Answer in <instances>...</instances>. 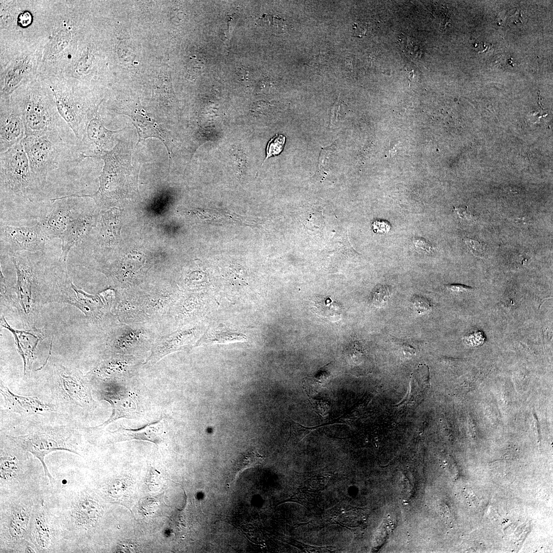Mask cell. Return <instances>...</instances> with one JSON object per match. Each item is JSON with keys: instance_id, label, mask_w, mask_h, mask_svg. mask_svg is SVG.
<instances>
[{"instance_id": "d4e9b609", "label": "cell", "mask_w": 553, "mask_h": 553, "mask_svg": "<svg viewBox=\"0 0 553 553\" xmlns=\"http://www.w3.org/2000/svg\"><path fill=\"white\" fill-rule=\"evenodd\" d=\"M92 55L88 50L82 53L81 55H80L77 57L73 65L72 69L76 76H86L91 72L93 68L94 59Z\"/></svg>"}, {"instance_id": "f1b7e54d", "label": "cell", "mask_w": 553, "mask_h": 553, "mask_svg": "<svg viewBox=\"0 0 553 553\" xmlns=\"http://www.w3.org/2000/svg\"><path fill=\"white\" fill-rule=\"evenodd\" d=\"M155 86L156 90L162 95H171L173 94L171 77L169 76L159 75L157 77Z\"/></svg>"}, {"instance_id": "7402d4cb", "label": "cell", "mask_w": 553, "mask_h": 553, "mask_svg": "<svg viewBox=\"0 0 553 553\" xmlns=\"http://www.w3.org/2000/svg\"><path fill=\"white\" fill-rule=\"evenodd\" d=\"M34 538L37 545L47 549L51 544V533L45 517L37 516L34 522Z\"/></svg>"}, {"instance_id": "ac0fdd59", "label": "cell", "mask_w": 553, "mask_h": 553, "mask_svg": "<svg viewBox=\"0 0 553 553\" xmlns=\"http://www.w3.org/2000/svg\"><path fill=\"white\" fill-rule=\"evenodd\" d=\"M30 514L22 506H16L11 511L8 524V531L14 539L22 537L27 530Z\"/></svg>"}, {"instance_id": "484cf974", "label": "cell", "mask_w": 553, "mask_h": 553, "mask_svg": "<svg viewBox=\"0 0 553 553\" xmlns=\"http://www.w3.org/2000/svg\"><path fill=\"white\" fill-rule=\"evenodd\" d=\"M263 457L253 451L247 452L240 456L233 466V473L237 474L246 468L257 464L262 460Z\"/></svg>"}, {"instance_id": "9c48e42d", "label": "cell", "mask_w": 553, "mask_h": 553, "mask_svg": "<svg viewBox=\"0 0 553 553\" xmlns=\"http://www.w3.org/2000/svg\"><path fill=\"white\" fill-rule=\"evenodd\" d=\"M25 136V124L17 105L11 96L1 98L0 152L21 142Z\"/></svg>"}, {"instance_id": "f546056e", "label": "cell", "mask_w": 553, "mask_h": 553, "mask_svg": "<svg viewBox=\"0 0 553 553\" xmlns=\"http://www.w3.org/2000/svg\"><path fill=\"white\" fill-rule=\"evenodd\" d=\"M334 153L332 146L323 148L319 157L318 168L321 172L325 171L329 167Z\"/></svg>"}, {"instance_id": "74e56055", "label": "cell", "mask_w": 553, "mask_h": 553, "mask_svg": "<svg viewBox=\"0 0 553 553\" xmlns=\"http://www.w3.org/2000/svg\"><path fill=\"white\" fill-rule=\"evenodd\" d=\"M454 210L458 217L462 219L469 221H474L476 220V217L468 209L467 206L465 207H454Z\"/></svg>"}, {"instance_id": "1f68e13d", "label": "cell", "mask_w": 553, "mask_h": 553, "mask_svg": "<svg viewBox=\"0 0 553 553\" xmlns=\"http://www.w3.org/2000/svg\"><path fill=\"white\" fill-rule=\"evenodd\" d=\"M412 299L413 304L418 313L424 314L431 310V304L427 299L415 295Z\"/></svg>"}, {"instance_id": "7c38bea8", "label": "cell", "mask_w": 553, "mask_h": 553, "mask_svg": "<svg viewBox=\"0 0 553 553\" xmlns=\"http://www.w3.org/2000/svg\"><path fill=\"white\" fill-rule=\"evenodd\" d=\"M0 391L6 408L12 412L28 416L43 414L50 410L49 406L42 403L36 397L15 394L3 385H1Z\"/></svg>"}, {"instance_id": "6da1fadb", "label": "cell", "mask_w": 553, "mask_h": 553, "mask_svg": "<svg viewBox=\"0 0 553 553\" xmlns=\"http://www.w3.org/2000/svg\"><path fill=\"white\" fill-rule=\"evenodd\" d=\"M22 142L31 172L44 189L51 172L76 166L86 158L72 131H51L27 136Z\"/></svg>"}, {"instance_id": "d6986e66", "label": "cell", "mask_w": 553, "mask_h": 553, "mask_svg": "<svg viewBox=\"0 0 553 553\" xmlns=\"http://www.w3.org/2000/svg\"><path fill=\"white\" fill-rule=\"evenodd\" d=\"M246 340V336L240 332L222 328H209L198 344L227 343Z\"/></svg>"}, {"instance_id": "8992f818", "label": "cell", "mask_w": 553, "mask_h": 553, "mask_svg": "<svg viewBox=\"0 0 553 553\" xmlns=\"http://www.w3.org/2000/svg\"><path fill=\"white\" fill-rule=\"evenodd\" d=\"M120 142L111 151L97 158L103 160L104 165L99 177L98 190L91 195H78L79 197L93 199L99 207H109L121 198L122 183L125 174V156Z\"/></svg>"}, {"instance_id": "30bf717a", "label": "cell", "mask_w": 553, "mask_h": 553, "mask_svg": "<svg viewBox=\"0 0 553 553\" xmlns=\"http://www.w3.org/2000/svg\"><path fill=\"white\" fill-rule=\"evenodd\" d=\"M98 105L89 114L84 135L79 142L80 151L86 158H97L107 152L113 135L120 131H111L104 126L98 113Z\"/></svg>"}, {"instance_id": "83f0119b", "label": "cell", "mask_w": 553, "mask_h": 553, "mask_svg": "<svg viewBox=\"0 0 553 553\" xmlns=\"http://www.w3.org/2000/svg\"><path fill=\"white\" fill-rule=\"evenodd\" d=\"M391 294L390 288L386 286L377 287L373 292L372 301L376 307H381L385 305Z\"/></svg>"}, {"instance_id": "cb8c5ba5", "label": "cell", "mask_w": 553, "mask_h": 553, "mask_svg": "<svg viewBox=\"0 0 553 553\" xmlns=\"http://www.w3.org/2000/svg\"><path fill=\"white\" fill-rule=\"evenodd\" d=\"M18 461L14 456L1 455L0 461L1 481L13 478L18 473Z\"/></svg>"}, {"instance_id": "5bb4252c", "label": "cell", "mask_w": 553, "mask_h": 553, "mask_svg": "<svg viewBox=\"0 0 553 553\" xmlns=\"http://www.w3.org/2000/svg\"><path fill=\"white\" fill-rule=\"evenodd\" d=\"M159 426L160 421H158L137 430L126 429L121 427L116 432H113V434L115 435L116 438L119 441L142 440L151 441L157 444L161 441Z\"/></svg>"}, {"instance_id": "7a4b0ae2", "label": "cell", "mask_w": 553, "mask_h": 553, "mask_svg": "<svg viewBox=\"0 0 553 553\" xmlns=\"http://www.w3.org/2000/svg\"><path fill=\"white\" fill-rule=\"evenodd\" d=\"M1 204L38 201L44 189L34 177L22 141L0 155Z\"/></svg>"}, {"instance_id": "8fae6325", "label": "cell", "mask_w": 553, "mask_h": 553, "mask_svg": "<svg viewBox=\"0 0 553 553\" xmlns=\"http://www.w3.org/2000/svg\"><path fill=\"white\" fill-rule=\"evenodd\" d=\"M95 217L88 214L70 223L59 239L61 241V256L66 261L70 251L78 245L88 235L94 225Z\"/></svg>"}, {"instance_id": "f35d334b", "label": "cell", "mask_w": 553, "mask_h": 553, "mask_svg": "<svg viewBox=\"0 0 553 553\" xmlns=\"http://www.w3.org/2000/svg\"><path fill=\"white\" fill-rule=\"evenodd\" d=\"M367 24L364 23H358L353 25L354 36L357 37H361L366 34L367 32Z\"/></svg>"}, {"instance_id": "ffe728a7", "label": "cell", "mask_w": 553, "mask_h": 553, "mask_svg": "<svg viewBox=\"0 0 553 553\" xmlns=\"http://www.w3.org/2000/svg\"><path fill=\"white\" fill-rule=\"evenodd\" d=\"M71 30H73L72 26L69 25L68 27H65L61 25V27L53 33L46 53L47 57L60 55L63 51L68 52L67 49L72 43L73 38Z\"/></svg>"}, {"instance_id": "60d3db41", "label": "cell", "mask_w": 553, "mask_h": 553, "mask_svg": "<svg viewBox=\"0 0 553 553\" xmlns=\"http://www.w3.org/2000/svg\"><path fill=\"white\" fill-rule=\"evenodd\" d=\"M446 288L454 292H464L471 289L470 287L461 284H450L446 285Z\"/></svg>"}, {"instance_id": "52a82bcc", "label": "cell", "mask_w": 553, "mask_h": 553, "mask_svg": "<svg viewBox=\"0 0 553 553\" xmlns=\"http://www.w3.org/2000/svg\"><path fill=\"white\" fill-rule=\"evenodd\" d=\"M1 254L11 256L22 251L30 252L46 250L49 241L38 223L32 225H15L1 221Z\"/></svg>"}, {"instance_id": "44dd1931", "label": "cell", "mask_w": 553, "mask_h": 553, "mask_svg": "<svg viewBox=\"0 0 553 553\" xmlns=\"http://www.w3.org/2000/svg\"><path fill=\"white\" fill-rule=\"evenodd\" d=\"M313 308L317 314L331 321L335 322L341 318V305L330 298L316 300Z\"/></svg>"}, {"instance_id": "3957f363", "label": "cell", "mask_w": 553, "mask_h": 553, "mask_svg": "<svg viewBox=\"0 0 553 553\" xmlns=\"http://www.w3.org/2000/svg\"><path fill=\"white\" fill-rule=\"evenodd\" d=\"M14 92L10 96L22 113L26 136L72 131L59 114L49 88L32 83Z\"/></svg>"}, {"instance_id": "d6a6232c", "label": "cell", "mask_w": 553, "mask_h": 553, "mask_svg": "<svg viewBox=\"0 0 553 553\" xmlns=\"http://www.w3.org/2000/svg\"><path fill=\"white\" fill-rule=\"evenodd\" d=\"M485 339L482 331H478L464 336V341L469 346L477 347L482 345Z\"/></svg>"}, {"instance_id": "4dcf8cb0", "label": "cell", "mask_w": 553, "mask_h": 553, "mask_svg": "<svg viewBox=\"0 0 553 553\" xmlns=\"http://www.w3.org/2000/svg\"><path fill=\"white\" fill-rule=\"evenodd\" d=\"M464 242L470 251L475 256L482 257L485 254L486 248L484 244L470 238H465Z\"/></svg>"}, {"instance_id": "ab89813d", "label": "cell", "mask_w": 553, "mask_h": 553, "mask_svg": "<svg viewBox=\"0 0 553 553\" xmlns=\"http://www.w3.org/2000/svg\"><path fill=\"white\" fill-rule=\"evenodd\" d=\"M237 73L239 80H250L252 77V72L247 68H239Z\"/></svg>"}, {"instance_id": "2e32d148", "label": "cell", "mask_w": 553, "mask_h": 553, "mask_svg": "<svg viewBox=\"0 0 553 553\" xmlns=\"http://www.w3.org/2000/svg\"><path fill=\"white\" fill-rule=\"evenodd\" d=\"M133 123L137 129L139 135L138 142L147 137H156L161 140L166 145L169 154L170 150L167 139V132L156 123L146 120L143 117L133 116L131 117Z\"/></svg>"}, {"instance_id": "8d00e7d4", "label": "cell", "mask_w": 553, "mask_h": 553, "mask_svg": "<svg viewBox=\"0 0 553 553\" xmlns=\"http://www.w3.org/2000/svg\"><path fill=\"white\" fill-rule=\"evenodd\" d=\"M372 230L374 232L387 233L391 229L390 223L384 220H376L372 224Z\"/></svg>"}, {"instance_id": "836d02e7", "label": "cell", "mask_w": 553, "mask_h": 553, "mask_svg": "<svg viewBox=\"0 0 553 553\" xmlns=\"http://www.w3.org/2000/svg\"><path fill=\"white\" fill-rule=\"evenodd\" d=\"M123 490V485L119 480L112 481L108 486L107 491L111 497L116 498L120 496Z\"/></svg>"}, {"instance_id": "e575fe53", "label": "cell", "mask_w": 553, "mask_h": 553, "mask_svg": "<svg viewBox=\"0 0 553 553\" xmlns=\"http://www.w3.org/2000/svg\"><path fill=\"white\" fill-rule=\"evenodd\" d=\"M413 242L416 250L420 253H430L432 250V246L424 238H415Z\"/></svg>"}, {"instance_id": "603a6c76", "label": "cell", "mask_w": 553, "mask_h": 553, "mask_svg": "<svg viewBox=\"0 0 553 553\" xmlns=\"http://www.w3.org/2000/svg\"><path fill=\"white\" fill-rule=\"evenodd\" d=\"M69 377L62 379V389L71 399L78 401L80 406V400L88 399V392L86 387L81 382L76 379Z\"/></svg>"}, {"instance_id": "d590c367", "label": "cell", "mask_w": 553, "mask_h": 553, "mask_svg": "<svg viewBox=\"0 0 553 553\" xmlns=\"http://www.w3.org/2000/svg\"><path fill=\"white\" fill-rule=\"evenodd\" d=\"M158 505V502L155 499H145L141 502V508L145 515H150L155 513Z\"/></svg>"}, {"instance_id": "b9f144b4", "label": "cell", "mask_w": 553, "mask_h": 553, "mask_svg": "<svg viewBox=\"0 0 553 553\" xmlns=\"http://www.w3.org/2000/svg\"><path fill=\"white\" fill-rule=\"evenodd\" d=\"M117 550L119 552H133L134 547L132 544L130 543H121L119 545Z\"/></svg>"}, {"instance_id": "ba28073f", "label": "cell", "mask_w": 553, "mask_h": 553, "mask_svg": "<svg viewBox=\"0 0 553 553\" xmlns=\"http://www.w3.org/2000/svg\"><path fill=\"white\" fill-rule=\"evenodd\" d=\"M10 437L16 445L31 453L40 461L45 475L49 478L51 484L53 482V478L45 463V457L49 453L58 450L68 451L80 455L67 444L63 438L53 433L35 432Z\"/></svg>"}, {"instance_id": "9a60e30c", "label": "cell", "mask_w": 553, "mask_h": 553, "mask_svg": "<svg viewBox=\"0 0 553 553\" xmlns=\"http://www.w3.org/2000/svg\"><path fill=\"white\" fill-rule=\"evenodd\" d=\"M111 405L112 413L110 418L97 427L106 426L120 418H134L137 414L136 405L133 399L128 396L117 397L114 395H106L104 397Z\"/></svg>"}, {"instance_id": "e0dca14e", "label": "cell", "mask_w": 553, "mask_h": 553, "mask_svg": "<svg viewBox=\"0 0 553 553\" xmlns=\"http://www.w3.org/2000/svg\"><path fill=\"white\" fill-rule=\"evenodd\" d=\"M189 334L187 333L184 336V332L179 333L160 341L153 348L147 362H156L167 354L178 349L180 346L188 342Z\"/></svg>"}, {"instance_id": "4fadbf2b", "label": "cell", "mask_w": 553, "mask_h": 553, "mask_svg": "<svg viewBox=\"0 0 553 553\" xmlns=\"http://www.w3.org/2000/svg\"><path fill=\"white\" fill-rule=\"evenodd\" d=\"M102 514V508L96 500L87 496H83L76 501L72 517L77 526L84 528L96 524Z\"/></svg>"}, {"instance_id": "4316f807", "label": "cell", "mask_w": 553, "mask_h": 553, "mask_svg": "<svg viewBox=\"0 0 553 553\" xmlns=\"http://www.w3.org/2000/svg\"><path fill=\"white\" fill-rule=\"evenodd\" d=\"M285 140L286 137L283 135L276 134L269 141L266 147V156L263 162L269 157L277 156L282 152Z\"/></svg>"}, {"instance_id": "277c9868", "label": "cell", "mask_w": 553, "mask_h": 553, "mask_svg": "<svg viewBox=\"0 0 553 553\" xmlns=\"http://www.w3.org/2000/svg\"><path fill=\"white\" fill-rule=\"evenodd\" d=\"M84 197L74 194L50 199L41 206L36 221L50 241L59 238L67 226L83 215Z\"/></svg>"}, {"instance_id": "5b68a950", "label": "cell", "mask_w": 553, "mask_h": 553, "mask_svg": "<svg viewBox=\"0 0 553 553\" xmlns=\"http://www.w3.org/2000/svg\"><path fill=\"white\" fill-rule=\"evenodd\" d=\"M59 114L80 141L87 126L88 115L94 107L86 102L80 86L66 82L49 86Z\"/></svg>"}]
</instances>
